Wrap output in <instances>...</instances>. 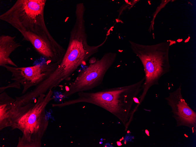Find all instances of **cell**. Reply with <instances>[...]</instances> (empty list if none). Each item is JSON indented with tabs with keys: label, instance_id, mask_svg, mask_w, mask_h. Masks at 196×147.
Listing matches in <instances>:
<instances>
[{
	"label": "cell",
	"instance_id": "6da1fadb",
	"mask_svg": "<svg viewBox=\"0 0 196 147\" xmlns=\"http://www.w3.org/2000/svg\"><path fill=\"white\" fill-rule=\"evenodd\" d=\"M144 77L132 85L106 88L94 92L77 93V98L58 103L61 108L80 103L93 104L113 114L122 122L126 131L133 118L131 107L134 99L142 90Z\"/></svg>",
	"mask_w": 196,
	"mask_h": 147
},
{
	"label": "cell",
	"instance_id": "7a4b0ae2",
	"mask_svg": "<svg viewBox=\"0 0 196 147\" xmlns=\"http://www.w3.org/2000/svg\"><path fill=\"white\" fill-rule=\"evenodd\" d=\"M50 90L42 94L36 102L23 104H13L10 118L11 130L18 129L22 133L19 137L17 147H40L41 140L48 127L49 120L45 108L54 99Z\"/></svg>",
	"mask_w": 196,
	"mask_h": 147
},
{
	"label": "cell",
	"instance_id": "3957f363",
	"mask_svg": "<svg viewBox=\"0 0 196 147\" xmlns=\"http://www.w3.org/2000/svg\"><path fill=\"white\" fill-rule=\"evenodd\" d=\"M129 42L133 53L141 61L145 72L143 91L139 97L138 103L134 108L136 111L149 89L154 85H158L161 77L169 71V50L176 41L169 40L152 45H142L130 40Z\"/></svg>",
	"mask_w": 196,
	"mask_h": 147
},
{
	"label": "cell",
	"instance_id": "277c9868",
	"mask_svg": "<svg viewBox=\"0 0 196 147\" xmlns=\"http://www.w3.org/2000/svg\"><path fill=\"white\" fill-rule=\"evenodd\" d=\"M46 1V0H17L10 8L0 15V19L9 24L20 33L30 32L56 42L45 22Z\"/></svg>",
	"mask_w": 196,
	"mask_h": 147
},
{
	"label": "cell",
	"instance_id": "5b68a950",
	"mask_svg": "<svg viewBox=\"0 0 196 147\" xmlns=\"http://www.w3.org/2000/svg\"><path fill=\"white\" fill-rule=\"evenodd\" d=\"M117 56L116 53L107 52L100 59L90 62L88 66L80 71L68 90L60 95L61 100L75 93L92 90L100 85Z\"/></svg>",
	"mask_w": 196,
	"mask_h": 147
},
{
	"label": "cell",
	"instance_id": "8992f818",
	"mask_svg": "<svg viewBox=\"0 0 196 147\" xmlns=\"http://www.w3.org/2000/svg\"><path fill=\"white\" fill-rule=\"evenodd\" d=\"M59 64L45 60L32 66L15 67L5 65L2 67L11 73V80L18 82L23 86L21 94H23L29 88L38 85L48 78Z\"/></svg>",
	"mask_w": 196,
	"mask_h": 147
},
{
	"label": "cell",
	"instance_id": "52a82bcc",
	"mask_svg": "<svg viewBox=\"0 0 196 147\" xmlns=\"http://www.w3.org/2000/svg\"><path fill=\"white\" fill-rule=\"evenodd\" d=\"M168 105L171 109L173 116L176 121L177 126H185L196 132V113L188 105L183 97L181 85L174 91L169 93L166 97Z\"/></svg>",
	"mask_w": 196,
	"mask_h": 147
},
{
	"label": "cell",
	"instance_id": "ba28073f",
	"mask_svg": "<svg viewBox=\"0 0 196 147\" xmlns=\"http://www.w3.org/2000/svg\"><path fill=\"white\" fill-rule=\"evenodd\" d=\"M22 40L30 42L36 51L50 62L60 63L66 50L57 41L43 37L30 32L21 33Z\"/></svg>",
	"mask_w": 196,
	"mask_h": 147
},
{
	"label": "cell",
	"instance_id": "9c48e42d",
	"mask_svg": "<svg viewBox=\"0 0 196 147\" xmlns=\"http://www.w3.org/2000/svg\"><path fill=\"white\" fill-rule=\"evenodd\" d=\"M16 36L2 35L0 36V66L10 65L18 67L10 58L11 53L16 49L22 46L15 41Z\"/></svg>",
	"mask_w": 196,
	"mask_h": 147
},
{
	"label": "cell",
	"instance_id": "30bf717a",
	"mask_svg": "<svg viewBox=\"0 0 196 147\" xmlns=\"http://www.w3.org/2000/svg\"><path fill=\"white\" fill-rule=\"evenodd\" d=\"M15 99L5 92L0 94V130L10 127V118L12 105Z\"/></svg>",
	"mask_w": 196,
	"mask_h": 147
},
{
	"label": "cell",
	"instance_id": "8fae6325",
	"mask_svg": "<svg viewBox=\"0 0 196 147\" xmlns=\"http://www.w3.org/2000/svg\"><path fill=\"white\" fill-rule=\"evenodd\" d=\"M21 84L16 81H14V82L9 84L6 86H2L0 87V93H1L4 90L9 88H15L18 89H21Z\"/></svg>",
	"mask_w": 196,
	"mask_h": 147
}]
</instances>
